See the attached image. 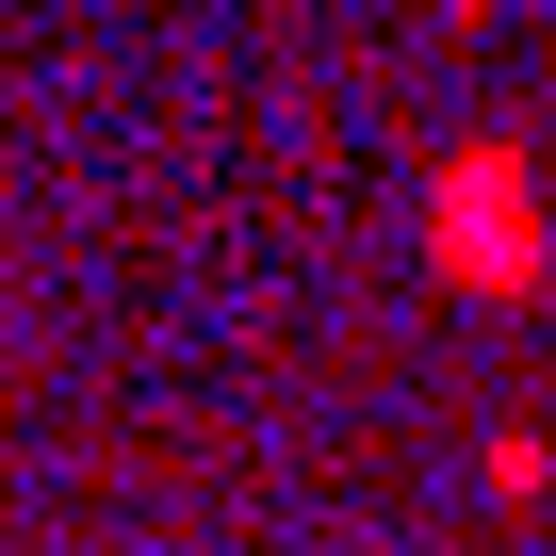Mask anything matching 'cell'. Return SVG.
I'll use <instances>...</instances> for the list:
<instances>
[{"label":"cell","instance_id":"1","mask_svg":"<svg viewBox=\"0 0 556 556\" xmlns=\"http://www.w3.org/2000/svg\"><path fill=\"white\" fill-rule=\"evenodd\" d=\"M426 262H442V295L523 312L540 278H556V180H540V148H507V131L442 148V180H426Z\"/></svg>","mask_w":556,"mask_h":556}]
</instances>
